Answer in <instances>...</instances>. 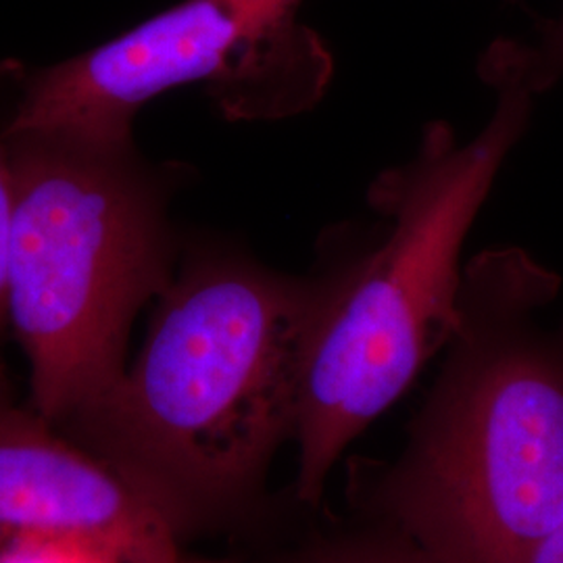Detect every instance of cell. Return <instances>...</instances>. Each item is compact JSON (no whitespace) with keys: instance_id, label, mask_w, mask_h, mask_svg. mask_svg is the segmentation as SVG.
<instances>
[{"instance_id":"ba28073f","label":"cell","mask_w":563,"mask_h":563,"mask_svg":"<svg viewBox=\"0 0 563 563\" xmlns=\"http://www.w3.org/2000/svg\"><path fill=\"white\" fill-rule=\"evenodd\" d=\"M481 63L505 69L534 95H543L563 78V15L541 27L534 42H495Z\"/></svg>"},{"instance_id":"8fae6325","label":"cell","mask_w":563,"mask_h":563,"mask_svg":"<svg viewBox=\"0 0 563 563\" xmlns=\"http://www.w3.org/2000/svg\"><path fill=\"white\" fill-rule=\"evenodd\" d=\"M528 563H563V520L560 526L539 544Z\"/></svg>"},{"instance_id":"5b68a950","label":"cell","mask_w":563,"mask_h":563,"mask_svg":"<svg viewBox=\"0 0 563 563\" xmlns=\"http://www.w3.org/2000/svg\"><path fill=\"white\" fill-rule=\"evenodd\" d=\"M302 0H184L84 55L13 67L18 99L0 130L65 128L132 139L142 107L205 84L228 120H282L311 109L332 55L299 21Z\"/></svg>"},{"instance_id":"6da1fadb","label":"cell","mask_w":563,"mask_h":563,"mask_svg":"<svg viewBox=\"0 0 563 563\" xmlns=\"http://www.w3.org/2000/svg\"><path fill=\"white\" fill-rule=\"evenodd\" d=\"M341 260L290 276L223 242H184L136 362L60 430L113 463L180 539L263 495L295 441L302 351Z\"/></svg>"},{"instance_id":"7c38bea8","label":"cell","mask_w":563,"mask_h":563,"mask_svg":"<svg viewBox=\"0 0 563 563\" xmlns=\"http://www.w3.org/2000/svg\"><path fill=\"white\" fill-rule=\"evenodd\" d=\"M181 563H236L225 562V560H205V558H184Z\"/></svg>"},{"instance_id":"9c48e42d","label":"cell","mask_w":563,"mask_h":563,"mask_svg":"<svg viewBox=\"0 0 563 563\" xmlns=\"http://www.w3.org/2000/svg\"><path fill=\"white\" fill-rule=\"evenodd\" d=\"M0 563H121L104 544L80 537H13L0 544Z\"/></svg>"},{"instance_id":"8992f818","label":"cell","mask_w":563,"mask_h":563,"mask_svg":"<svg viewBox=\"0 0 563 563\" xmlns=\"http://www.w3.org/2000/svg\"><path fill=\"white\" fill-rule=\"evenodd\" d=\"M80 537L121 563H181L180 534L113 463L71 441L0 365V544L13 537Z\"/></svg>"},{"instance_id":"52a82bcc","label":"cell","mask_w":563,"mask_h":563,"mask_svg":"<svg viewBox=\"0 0 563 563\" xmlns=\"http://www.w3.org/2000/svg\"><path fill=\"white\" fill-rule=\"evenodd\" d=\"M288 563H437L407 537L383 523L365 520L362 528L342 530L307 544Z\"/></svg>"},{"instance_id":"7a4b0ae2","label":"cell","mask_w":563,"mask_h":563,"mask_svg":"<svg viewBox=\"0 0 563 563\" xmlns=\"http://www.w3.org/2000/svg\"><path fill=\"white\" fill-rule=\"evenodd\" d=\"M562 278L518 246L463 267L460 320L395 462L355 486L363 518L437 563H528L563 520Z\"/></svg>"},{"instance_id":"30bf717a","label":"cell","mask_w":563,"mask_h":563,"mask_svg":"<svg viewBox=\"0 0 563 563\" xmlns=\"http://www.w3.org/2000/svg\"><path fill=\"white\" fill-rule=\"evenodd\" d=\"M13 205L15 186L7 142L0 139V334L9 323V276L13 242Z\"/></svg>"},{"instance_id":"277c9868","label":"cell","mask_w":563,"mask_h":563,"mask_svg":"<svg viewBox=\"0 0 563 563\" xmlns=\"http://www.w3.org/2000/svg\"><path fill=\"white\" fill-rule=\"evenodd\" d=\"M15 205L9 322L30 362V405L57 428L120 383L130 328L174 280L178 174L132 139L0 130Z\"/></svg>"},{"instance_id":"3957f363","label":"cell","mask_w":563,"mask_h":563,"mask_svg":"<svg viewBox=\"0 0 563 563\" xmlns=\"http://www.w3.org/2000/svg\"><path fill=\"white\" fill-rule=\"evenodd\" d=\"M497 104L481 134L426 128L413 159L380 174L369 202L388 218L369 249L341 246L336 278L302 351L295 497L318 507L346 446L416 380L460 320L463 241L532 118L534 92L481 65ZM344 242V241H342Z\"/></svg>"}]
</instances>
